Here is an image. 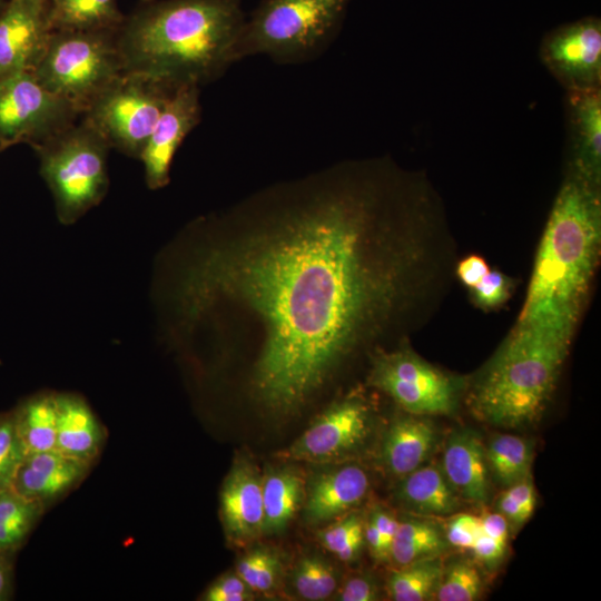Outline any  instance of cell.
Listing matches in <instances>:
<instances>
[{
	"mask_svg": "<svg viewBox=\"0 0 601 601\" xmlns=\"http://www.w3.org/2000/svg\"><path fill=\"white\" fill-rule=\"evenodd\" d=\"M304 480L293 469L272 471L262 481L263 533L282 532L294 518L304 497Z\"/></svg>",
	"mask_w": 601,
	"mask_h": 601,
	"instance_id": "obj_24",
	"label": "cell"
},
{
	"mask_svg": "<svg viewBox=\"0 0 601 601\" xmlns=\"http://www.w3.org/2000/svg\"><path fill=\"white\" fill-rule=\"evenodd\" d=\"M514 283L499 270H490L471 288L472 300L483 309H493L503 305L513 290Z\"/></svg>",
	"mask_w": 601,
	"mask_h": 601,
	"instance_id": "obj_34",
	"label": "cell"
},
{
	"mask_svg": "<svg viewBox=\"0 0 601 601\" xmlns=\"http://www.w3.org/2000/svg\"><path fill=\"white\" fill-rule=\"evenodd\" d=\"M79 116L72 105L40 85L32 71L0 78V150L19 142L35 147Z\"/></svg>",
	"mask_w": 601,
	"mask_h": 601,
	"instance_id": "obj_10",
	"label": "cell"
},
{
	"mask_svg": "<svg viewBox=\"0 0 601 601\" xmlns=\"http://www.w3.org/2000/svg\"><path fill=\"white\" fill-rule=\"evenodd\" d=\"M7 0H0V11L2 10L3 6L6 4Z\"/></svg>",
	"mask_w": 601,
	"mask_h": 601,
	"instance_id": "obj_47",
	"label": "cell"
},
{
	"mask_svg": "<svg viewBox=\"0 0 601 601\" xmlns=\"http://www.w3.org/2000/svg\"><path fill=\"white\" fill-rule=\"evenodd\" d=\"M481 588L477 571L467 562H455L442 573L434 595L439 601H473Z\"/></svg>",
	"mask_w": 601,
	"mask_h": 601,
	"instance_id": "obj_32",
	"label": "cell"
},
{
	"mask_svg": "<svg viewBox=\"0 0 601 601\" xmlns=\"http://www.w3.org/2000/svg\"><path fill=\"white\" fill-rule=\"evenodd\" d=\"M539 57L565 91L600 89V18L584 17L548 31L541 40Z\"/></svg>",
	"mask_w": 601,
	"mask_h": 601,
	"instance_id": "obj_11",
	"label": "cell"
},
{
	"mask_svg": "<svg viewBox=\"0 0 601 601\" xmlns=\"http://www.w3.org/2000/svg\"><path fill=\"white\" fill-rule=\"evenodd\" d=\"M352 0H260L236 40V62L264 55L280 65L319 57L336 39Z\"/></svg>",
	"mask_w": 601,
	"mask_h": 601,
	"instance_id": "obj_5",
	"label": "cell"
},
{
	"mask_svg": "<svg viewBox=\"0 0 601 601\" xmlns=\"http://www.w3.org/2000/svg\"><path fill=\"white\" fill-rule=\"evenodd\" d=\"M581 309L545 306L520 313L471 388L469 403L481 421L521 428L541 417L568 356Z\"/></svg>",
	"mask_w": 601,
	"mask_h": 601,
	"instance_id": "obj_3",
	"label": "cell"
},
{
	"mask_svg": "<svg viewBox=\"0 0 601 601\" xmlns=\"http://www.w3.org/2000/svg\"><path fill=\"white\" fill-rule=\"evenodd\" d=\"M262 477L247 460L234 463L220 492V513L230 542L245 544L263 533Z\"/></svg>",
	"mask_w": 601,
	"mask_h": 601,
	"instance_id": "obj_16",
	"label": "cell"
},
{
	"mask_svg": "<svg viewBox=\"0 0 601 601\" xmlns=\"http://www.w3.org/2000/svg\"><path fill=\"white\" fill-rule=\"evenodd\" d=\"M482 531L506 544L509 535L508 520L501 513H486L481 518Z\"/></svg>",
	"mask_w": 601,
	"mask_h": 601,
	"instance_id": "obj_43",
	"label": "cell"
},
{
	"mask_svg": "<svg viewBox=\"0 0 601 601\" xmlns=\"http://www.w3.org/2000/svg\"><path fill=\"white\" fill-rule=\"evenodd\" d=\"M489 272L486 262L476 255L462 259L455 268L456 276L469 288L474 287Z\"/></svg>",
	"mask_w": 601,
	"mask_h": 601,
	"instance_id": "obj_39",
	"label": "cell"
},
{
	"mask_svg": "<svg viewBox=\"0 0 601 601\" xmlns=\"http://www.w3.org/2000/svg\"><path fill=\"white\" fill-rule=\"evenodd\" d=\"M370 480L356 465H344L316 475L308 485L305 516L309 522L332 520L353 506L366 495Z\"/></svg>",
	"mask_w": 601,
	"mask_h": 601,
	"instance_id": "obj_19",
	"label": "cell"
},
{
	"mask_svg": "<svg viewBox=\"0 0 601 601\" xmlns=\"http://www.w3.org/2000/svg\"><path fill=\"white\" fill-rule=\"evenodd\" d=\"M293 585L308 601L329 598L337 588V577L331 564L316 555L302 558L294 568Z\"/></svg>",
	"mask_w": 601,
	"mask_h": 601,
	"instance_id": "obj_30",
	"label": "cell"
},
{
	"mask_svg": "<svg viewBox=\"0 0 601 601\" xmlns=\"http://www.w3.org/2000/svg\"><path fill=\"white\" fill-rule=\"evenodd\" d=\"M456 492L443 471L420 466L404 476L400 500L408 508L426 514H447L459 505Z\"/></svg>",
	"mask_w": 601,
	"mask_h": 601,
	"instance_id": "obj_25",
	"label": "cell"
},
{
	"mask_svg": "<svg viewBox=\"0 0 601 601\" xmlns=\"http://www.w3.org/2000/svg\"><path fill=\"white\" fill-rule=\"evenodd\" d=\"M486 461L503 485H511L530 474L533 457L532 444L511 434L497 435L485 450Z\"/></svg>",
	"mask_w": 601,
	"mask_h": 601,
	"instance_id": "obj_28",
	"label": "cell"
},
{
	"mask_svg": "<svg viewBox=\"0 0 601 601\" xmlns=\"http://www.w3.org/2000/svg\"><path fill=\"white\" fill-rule=\"evenodd\" d=\"M51 33L47 0H7L0 11V78L32 71Z\"/></svg>",
	"mask_w": 601,
	"mask_h": 601,
	"instance_id": "obj_14",
	"label": "cell"
},
{
	"mask_svg": "<svg viewBox=\"0 0 601 601\" xmlns=\"http://www.w3.org/2000/svg\"><path fill=\"white\" fill-rule=\"evenodd\" d=\"M485 449L472 432L451 436L443 452V472L456 493L475 503L489 497Z\"/></svg>",
	"mask_w": 601,
	"mask_h": 601,
	"instance_id": "obj_20",
	"label": "cell"
},
{
	"mask_svg": "<svg viewBox=\"0 0 601 601\" xmlns=\"http://www.w3.org/2000/svg\"><path fill=\"white\" fill-rule=\"evenodd\" d=\"M117 31H52L32 73L40 85L72 105L81 116L125 71Z\"/></svg>",
	"mask_w": 601,
	"mask_h": 601,
	"instance_id": "obj_7",
	"label": "cell"
},
{
	"mask_svg": "<svg viewBox=\"0 0 601 601\" xmlns=\"http://www.w3.org/2000/svg\"><path fill=\"white\" fill-rule=\"evenodd\" d=\"M245 19L240 0L141 2L117 31L125 71L171 87L213 82L236 62Z\"/></svg>",
	"mask_w": 601,
	"mask_h": 601,
	"instance_id": "obj_2",
	"label": "cell"
},
{
	"mask_svg": "<svg viewBox=\"0 0 601 601\" xmlns=\"http://www.w3.org/2000/svg\"><path fill=\"white\" fill-rule=\"evenodd\" d=\"M505 546L506 544L486 535L482 531L471 550L477 560L491 564L502 558Z\"/></svg>",
	"mask_w": 601,
	"mask_h": 601,
	"instance_id": "obj_40",
	"label": "cell"
},
{
	"mask_svg": "<svg viewBox=\"0 0 601 601\" xmlns=\"http://www.w3.org/2000/svg\"><path fill=\"white\" fill-rule=\"evenodd\" d=\"M46 510L12 487L0 490V553L16 555Z\"/></svg>",
	"mask_w": 601,
	"mask_h": 601,
	"instance_id": "obj_26",
	"label": "cell"
},
{
	"mask_svg": "<svg viewBox=\"0 0 601 601\" xmlns=\"http://www.w3.org/2000/svg\"><path fill=\"white\" fill-rule=\"evenodd\" d=\"M435 442L433 424L415 416L396 420L388 428L382 447V460L386 470L405 476L422 466Z\"/></svg>",
	"mask_w": 601,
	"mask_h": 601,
	"instance_id": "obj_21",
	"label": "cell"
},
{
	"mask_svg": "<svg viewBox=\"0 0 601 601\" xmlns=\"http://www.w3.org/2000/svg\"><path fill=\"white\" fill-rule=\"evenodd\" d=\"M26 453L56 450V393L41 392L21 400L12 408Z\"/></svg>",
	"mask_w": 601,
	"mask_h": 601,
	"instance_id": "obj_23",
	"label": "cell"
},
{
	"mask_svg": "<svg viewBox=\"0 0 601 601\" xmlns=\"http://www.w3.org/2000/svg\"><path fill=\"white\" fill-rule=\"evenodd\" d=\"M175 88L139 72L124 71L90 102L81 116L110 148L139 158Z\"/></svg>",
	"mask_w": 601,
	"mask_h": 601,
	"instance_id": "obj_8",
	"label": "cell"
},
{
	"mask_svg": "<svg viewBox=\"0 0 601 601\" xmlns=\"http://www.w3.org/2000/svg\"><path fill=\"white\" fill-rule=\"evenodd\" d=\"M364 538L371 550V553L375 558L381 559V560H385L390 558L384 548L381 534L371 519L365 526Z\"/></svg>",
	"mask_w": 601,
	"mask_h": 601,
	"instance_id": "obj_46",
	"label": "cell"
},
{
	"mask_svg": "<svg viewBox=\"0 0 601 601\" xmlns=\"http://www.w3.org/2000/svg\"><path fill=\"white\" fill-rule=\"evenodd\" d=\"M363 533L362 520L358 515L352 514L323 530L321 532V542L326 550L336 555L347 541Z\"/></svg>",
	"mask_w": 601,
	"mask_h": 601,
	"instance_id": "obj_36",
	"label": "cell"
},
{
	"mask_svg": "<svg viewBox=\"0 0 601 601\" xmlns=\"http://www.w3.org/2000/svg\"><path fill=\"white\" fill-rule=\"evenodd\" d=\"M90 467L58 450L28 453L17 470L11 487L48 509L75 489Z\"/></svg>",
	"mask_w": 601,
	"mask_h": 601,
	"instance_id": "obj_17",
	"label": "cell"
},
{
	"mask_svg": "<svg viewBox=\"0 0 601 601\" xmlns=\"http://www.w3.org/2000/svg\"><path fill=\"white\" fill-rule=\"evenodd\" d=\"M26 454L17 431L13 411L0 413V490L11 487Z\"/></svg>",
	"mask_w": 601,
	"mask_h": 601,
	"instance_id": "obj_33",
	"label": "cell"
},
{
	"mask_svg": "<svg viewBox=\"0 0 601 601\" xmlns=\"http://www.w3.org/2000/svg\"><path fill=\"white\" fill-rule=\"evenodd\" d=\"M282 572L278 555L256 549L239 559L236 574L255 592L268 593L276 589Z\"/></svg>",
	"mask_w": 601,
	"mask_h": 601,
	"instance_id": "obj_31",
	"label": "cell"
},
{
	"mask_svg": "<svg viewBox=\"0 0 601 601\" xmlns=\"http://www.w3.org/2000/svg\"><path fill=\"white\" fill-rule=\"evenodd\" d=\"M505 492L522 508L528 518L532 515L535 508V494L530 476L509 485Z\"/></svg>",
	"mask_w": 601,
	"mask_h": 601,
	"instance_id": "obj_41",
	"label": "cell"
},
{
	"mask_svg": "<svg viewBox=\"0 0 601 601\" xmlns=\"http://www.w3.org/2000/svg\"><path fill=\"white\" fill-rule=\"evenodd\" d=\"M52 31L117 30L125 14L117 0H47Z\"/></svg>",
	"mask_w": 601,
	"mask_h": 601,
	"instance_id": "obj_22",
	"label": "cell"
},
{
	"mask_svg": "<svg viewBox=\"0 0 601 601\" xmlns=\"http://www.w3.org/2000/svg\"><path fill=\"white\" fill-rule=\"evenodd\" d=\"M207 225L216 238L181 279L183 318L255 339L249 392L278 417L426 318L454 259L435 188L387 156L270 186Z\"/></svg>",
	"mask_w": 601,
	"mask_h": 601,
	"instance_id": "obj_1",
	"label": "cell"
},
{
	"mask_svg": "<svg viewBox=\"0 0 601 601\" xmlns=\"http://www.w3.org/2000/svg\"><path fill=\"white\" fill-rule=\"evenodd\" d=\"M440 530L432 523L407 520L398 523L390 556L398 566L434 558L445 549Z\"/></svg>",
	"mask_w": 601,
	"mask_h": 601,
	"instance_id": "obj_27",
	"label": "cell"
},
{
	"mask_svg": "<svg viewBox=\"0 0 601 601\" xmlns=\"http://www.w3.org/2000/svg\"><path fill=\"white\" fill-rule=\"evenodd\" d=\"M14 556L0 553V601L11 599L13 593Z\"/></svg>",
	"mask_w": 601,
	"mask_h": 601,
	"instance_id": "obj_44",
	"label": "cell"
},
{
	"mask_svg": "<svg viewBox=\"0 0 601 601\" xmlns=\"http://www.w3.org/2000/svg\"><path fill=\"white\" fill-rule=\"evenodd\" d=\"M600 187L565 170L521 313L544 306L582 307L600 250Z\"/></svg>",
	"mask_w": 601,
	"mask_h": 601,
	"instance_id": "obj_4",
	"label": "cell"
},
{
	"mask_svg": "<svg viewBox=\"0 0 601 601\" xmlns=\"http://www.w3.org/2000/svg\"><path fill=\"white\" fill-rule=\"evenodd\" d=\"M371 520L377 528L381 534L384 548L390 556L391 545H392V542L395 536L400 522L388 512L381 511V510L375 511L372 514Z\"/></svg>",
	"mask_w": 601,
	"mask_h": 601,
	"instance_id": "obj_42",
	"label": "cell"
},
{
	"mask_svg": "<svg viewBox=\"0 0 601 601\" xmlns=\"http://www.w3.org/2000/svg\"><path fill=\"white\" fill-rule=\"evenodd\" d=\"M500 513L515 524L524 523L529 518L522 508L504 492L499 500Z\"/></svg>",
	"mask_w": 601,
	"mask_h": 601,
	"instance_id": "obj_45",
	"label": "cell"
},
{
	"mask_svg": "<svg viewBox=\"0 0 601 601\" xmlns=\"http://www.w3.org/2000/svg\"><path fill=\"white\" fill-rule=\"evenodd\" d=\"M565 92V170L601 186V88Z\"/></svg>",
	"mask_w": 601,
	"mask_h": 601,
	"instance_id": "obj_15",
	"label": "cell"
},
{
	"mask_svg": "<svg viewBox=\"0 0 601 601\" xmlns=\"http://www.w3.org/2000/svg\"><path fill=\"white\" fill-rule=\"evenodd\" d=\"M378 599L376 584L365 577H354L341 588L337 600L341 601H374Z\"/></svg>",
	"mask_w": 601,
	"mask_h": 601,
	"instance_id": "obj_38",
	"label": "cell"
},
{
	"mask_svg": "<svg viewBox=\"0 0 601 601\" xmlns=\"http://www.w3.org/2000/svg\"><path fill=\"white\" fill-rule=\"evenodd\" d=\"M368 384L390 395L412 415L451 413L460 381L424 361L407 345L373 355Z\"/></svg>",
	"mask_w": 601,
	"mask_h": 601,
	"instance_id": "obj_9",
	"label": "cell"
},
{
	"mask_svg": "<svg viewBox=\"0 0 601 601\" xmlns=\"http://www.w3.org/2000/svg\"><path fill=\"white\" fill-rule=\"evenodd\" d=\"M481 532V518L462 513L453 518L449 523L446 540L453 546L472 549Z\"/></svg>",
	"mask_w": 601,
	"mask_h": 601,
	"instance_id": "obj_37",
	"label": "cell"
},
{
	"mask_svg": "<svg viewBox=\"0 0 601 601\" xmlns=\"http://www.w3.org/2000/svg\"><path fill=\"white\" fill-rule=\"evenodd\" d=\"M140 1H141V2H150V1H152V0H140Z\"/></svg>",
	"mask_w": 601,
	"mask_h": 601,
	"instance_id": "obj_48",
	"label": "cell"
},
{
	"mask_svg": "<svg viewBox=\"0 0 601 601\" xmlns=\"http://www.w3.org/2000/svg\"><path fill=\"white\" fill-rule=\"evenodd\" d=\"M200 87L180 85L168 97L138 159L150 189L168 185L171 161L181 142L200 122Z\"/></svg>",
	"mask_w": 601,
	"mask_h": 601,
	"instance_id": "obj_13",
	"label": "cell"
},
{
	"mask_svg": "<svg viewBox=\"0 0 601 601\" xmlns=\"http://www.w3.org/2000/svg\"><path fill=\"white\" fill-rule=\"evenodd\" d=\"M442 573L435 556L400 566L388 578V595L395 601L430 600L435 594Z\"/></svg>",
	"mask_w": 601,
	"mask_h": 601,
	"instance_id": "obj_29",
	"label": "cell"
},
{
	"mask_svg": "<svg viewBox=\"0 0 601 601\" xmlns=\"http://www.w3.org/2000/svg\"><path fill=\"white\" fill-rule=\"evenodd\" d=\"M32 148L60 223L77 221L104 199L109 187L110 146L82 118Z\"/></svg>",
	"mask_w": 601,
	"mask_h": 601,
	"instance_id": "obj_6",
	"label": "cell"
},
{
	"mask_svg": "<svg viewBox=\"0 0 601 601\" xmlns=\"http://www.w3.org/2000/svg\"><path fill=\"white\" fill-rule=\"evenodd\" d=\"M204 601H249L254 591L235 573H226L201 594Z\"/></svg>",
	"mask_w": 601,
	"mask_h": 601,
	"instance_id": "obj_35",
	"label": "cell"
},
{
	"mask_svg": "<svg viewBox=\"0 0 601 601\" xmlns=\"http://www.w3.org/2000/svg\"><path fill=\"white\" fill-rule=\"evenodd\" d=\"M372 412L366 400L349 395L332 404L280 454L296 461L341 459L363 444L371 431Z\"/></svg>",
	"mask_w": 601,
	"mask_h": 601,
	"instance_id": "obj_12",
	"label": "cell"
},
{
	"mask_svg": "<svg viewBox=\"0 0 601 601\" xmlns=\"http://www.w3.org/2000/svg\"><path fill=\"white\" fill-rule=\"evenodd\" d=\"M56 450L92 465L100 455L106 439L102 424L81 396L56 393Z\"/></svg>",
	"mask_w": 601,
	"mask_h": 601,
	"instance_id": "obj_18",
	"label": "cell"
}]
</instances>
